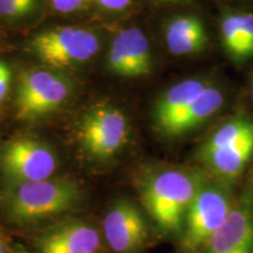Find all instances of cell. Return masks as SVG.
<instances>
[{"mask_svg": "<svg viewBox=\"0 0 253 253\" xmlns=\"http://www.w3.org/2000/svg\"><path fill=\"white\" fill-rule=\"evenodd\" d=\"M205 175L183 168L155 171L141 186L142 204L161 233L178 238L185 214Z\"/></svg>", "mask_w": 253, "mask_h": 253, "instance_id": "1", "label": "cell"}, {"mask_svg": "<svg viewBox=\"0 0 253 253\" xmlns=\"http://www.w3.org/2000/svg\"><path fill=\"white\" fill-rule=\"evenodd\" d=\"M81 198L80 186L67 178L9 184L1 198V208L9 220L34 223L71 210Z\"/></svg>", "mask_w": 253, "mask_h": 253, "instance_id": "2", "label": "cell"}, {"mask_svg": "<svg viewBox=\"0 0 253 253\" xmlns=\"http://www.w3.org/2000/svg\"><path fill=\"white\" fill-rule=\"evenodd\" d=\"M211 177L235 182L253 157V120L237 118L209 136L198 154Z\"/></svg>", "mask_w": 253, "mask_h": 253, "instance_id": "3", "label": "cell"}, {"mask_svg": "<svg viewBox=\"0 0 253 253\" xmlns=\"http://www.w3.org/2000/svg\"><path fill=\"white\" fill-rule=\"evenodd\" d=\"M236 198L227 183L205 176L185 214L178 237L181 253H198L221 226Z\"/></svg>", "mask_w": 253, "mask_h": 253, "instance_id": "4", "label": "cell"}, {"mask_svg": "<svg viewBox=\"0 0 253 253\" xmlns=\"http://www.w3.org/2000/svg\"><path fill=\"white\" fill-rule=\"evenodd\" d=\"M100 41L93 31L56 27L40 32L30 41V49L41 61L56 68L73 67L97 54Z\"/></svg>", "mask_w": 253, "mask_h": 253, "instance_id": "5", "label": "cell"}, {"mask_svg": "<svg viewBox=\"0 0 253 253\" xmlns=\"http://www.w3.org/2000/svg\"><path fill=\"white\" fill-rule=\"evenodd\" d=\"M56 168L55 154L37 138L18 137L0 149V170L8 184L48 179Z\"/></svg>", "mask_w": 253, "mask_h": 253, "instance_id": "6", "label": "cell"}, {"mask_svg": "<svg viewBox=\"0 0 253 253\" xmlns=\"http://www.w3.org/2000/svg\"><path fill=\"white\" fill-rule=\"evenodd\" d=\"M79 138L84 151L95 160L112 158L128 140L125 114L110 104L93 107L82 119Z\"/></svg>", "mask_w": 253, "mask_h": 253, "instance_id": "7", "label": "cell"}, {"mask_svg": "<svg viewBox=\"0 0 253 253\" xmlns=\"http://www.w3.org/2000/svg\"><path fill=\"white\" fill-rule=\"evenodd\" d=\"M69 91L68 81L54 72L24 73L15 95V115L19 120H31L48 114L65 103Z\"/></svg>", "mask_w": 253, "mask_h": 253, "instance_id": "8", "label": "cell"}, {"mask_svg": "<svg viewBox=\"0 0 253 253\" xmlns=\"http://www.w3.org/2000/svg\"><path fill=\"white\" fill-rule=\"evenodd\" d=\"M103 235L115 253H138L147 245L149 229L140 209L129 201H120L106 213Z\"/></svg>", "mask_w": 253, "mask_h": 253, "instance_id": "9", "label": "cell"}, {"mask_svg": "<svg viewBox=\"0 0 253 253\" xmlns=\"http://www.w3.org/2000/svg\"><path fill=\"white\" fill-rule=\"evenodd\" d=\"M198 253H253V198H237L226 219Z\"/></svg>", "mask_w": 253, "mask_h": 253, "instance_id": "10", "label": "cell"}, {"mask_svg": "<svg viewBox=\"0 0 253 253\" xmlns=\"http://www.w3.org/2000/svg\"><path fill=\"white\" fill-rule=\"evenodd\" d=\"M110 72L125 78H140L153 69L149 40L140 28L129 27L114 38L107 56Z\"/></svg>", "mask_w": 253, "mask_h": 253, "instance_id": "11", "label": "cell"}, {"mask_svg": "<svg viewBox=\"0 0 253 253\" xmlns=\"http://www.w3.org/2000/svg\"><path fill=\"white\" fill-rule=\"evenodd\" d=\"M38 253H102L100 232L81 220L66 221L38 239Z\"/></svg>", "mask_w": 253, "mask_h": 253, "instance_id": "12", "label": "cell"}, {"mask_svg": "<svg viewBox=\"0 0 253 253\" xmlns=\"http://www.w3.org/2000/svg\"><path fill=\"white\" fill-rule=\"evenodd\" d=\"M224 95L217 87L209 86L195 97L176 118L170 120L160 131L163 135L173 137L181 136L207 122L221 108Z\"/></svg>", "mask_w": 253, "mask_h": 253, "instance_id": "13", "label": "cell"}, {"mask_svg": "<svg viewBox=\"0 0 253 253\" xmlns=\"http://www.w3.org/2000/svg\"><path fill=\"white\" fill-rule=\"evenodd\" d=\"M164 39L171 54L183 56L203 50L208 43V33L199 18L179 15L166 25Z\"/></svg>", "mask_w": 253, "mask_h": 253, "instance_id": "14", "label": "cell"}, {"mask_svg": "<svg viewBox=\"0 0 253 253\" xmlns=\"http://www.w3.org/2000/svg\"><path fill=\"white\" fill-rule=\"evenodd\" d=\"M209 86L210 84L202 79H188L164 91L156 102L154 110L155 125L158 130L162 129L170 120L176 118Z\"/></svg>", "mask_w": 253, "mask_h": 253, "instance_id": "15", "label": "cell"}, {"mask_svg": "<svg viewBox=\"0 0 253 253\" xmlns=\"http://www.w3.org/2000/svg\"><path fill=\"white\" fill-rule=\"evenodd\" d=\"M220 38L224 49L236 61H245L244 45L240 32L238 13L227 14L220 21Z\"/></svg>", "mask_w": 253, "mask_h": 253, "instance_id": "16", "label": "cell"}, {"mask_svg": "<svg viewBox=\"0 0 253 253\" xmlns=\"http://www.w3.org/2000/svg\"><path fill=\"white\" fill-rule=\"evenodd\" d=\"M238 21L244 45L245 60L253 58V14L238 13Z\"/></svg>", "mask_w": 253, "mask_h": 253, "instance_id": "17", "label": "cell"}, {"mask_svg": "<svg viewBox=\"0 0 253 253\" xmlns=\"http://www.w3.org/2000/svg\"><path fill=\"white\" fill-rule=\"evenodd\" d=\"M53 11L60 14H72L87 8L91 0H45Z\"/></svg>", "mask_w": 253, "mask_h": 253, "instance_id": "18", "label": "cell"}, {"mask_svg": "<svg viewBox=\"0 0 253 253\" xmlns=\"http://www.w3.org/2000/svg\"><path fill=\"white\" fill-rule=\"evenodd\" d=\"M91 1L106 11L121 12L128 8L134 0H91Z\"/></svg>", "mask_w": 253, "mask_h": 253, "instance_id": "19", "label": "cell"}, {"mask_svg": "<svg viewBox=\"0 0 253 253\" xmlns=\"http://www.w3.org/2000/svg\"><path fill=\"white\" fill-rule=\"evenodd\" d=\"M11 86V71L5 62L0 61V102L5 100Z\"/></svg>", "mask_w": 253, "mask_h": 253, "instance_id": "20", "label": "cell"}, {"mask_svg": "<svg viewBox=\"0 0 253 253\" xmlns=\"http://www.w3.org/2000/svg\"><path fill=\"white\" fill-rule=\"evenodd\" d=\"M162 1H168V2H188V1H191V0H162Z\"/></svg>", "mask_w": 253, "mask_h": 253, "instance_id": "21", "label": "cell"}, {"mask_svg": "<svg viewBox=\"0 0 253 253\" xmlns=\"http://www.w3.org/2000/svg\"><path fill=\"white\" fill-rule=\"evenodd\" d=\"M0 253H6L5 246H4V244H2L1 240H0Z\"/></svg>", "mask_w": 253, "mask_h": 253, "instance_id": "22", "label": "cell"}, {"mask_svg": "<svg viewBox=\"0 0 253 253\" xmlns=\"http://www.w3.org/2000/svg\"><path fill=\"white\" fill-rule=\"evenodd\" d=\"M251 96H252V100H253V82H252V88H251Z\"/></svg>", "mask_w": 253, "mask_h": 253, "instance_id": "23", "label": "cell"}]
</instances>
